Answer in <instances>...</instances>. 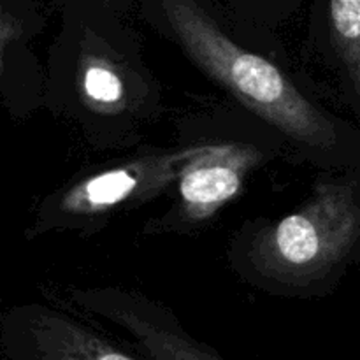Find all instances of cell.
<instances>
[{"mask_svg": "<svg viewBox=\"0 0 360 360\" xmlns=\"http://www.w3.org/2000/svg\"><path fill=\"white\" fill-rule=\"evenodd\" d=\"M20 21L14 16H11L6 9L2 11V20H0V46H2V56L6 55L7 44L11 41H16L18 34H20Z\"/></svg>", "mask_w": 360, "mask_h": 360, "instance_id": "cell-9", "label": "cell"}, {"mask_svg": "<svg viewBox=\"0 0 360 360\" xmlns=\"http://www.w3.org/2000/svg\"><path fill=\"white\" fill-rule=\"evenodd\" d=\"M259 160L255 148L241 144L199 146L179 172V197L192 220H206L238 195L246 171Z\"/></svg>", "mask_w": 360, "mask_h": 360, "instance_id": "cell-5", "label": "cell"}, {"mask_svg": "<svg viewBox=\"0 0 360 360\" xmlns=\"http://www.w3.org/2000/svg\"><path fill=\"white\" fill-rule=\"evenodd\" d=\"M76 301L125 330L146 360H227L143 299L118 292H79Z\"/></svg>", "mask_w": 360, "mask_h": 360, "instance_id": "cell-4", "label": "cell"}, {"mask_svg": "<svg viewBox=\"0 0 360 360\" xmlns=\"http://www.w3.org/2000/svg\"><path fill=\"white\" fill-rule=\"evenodd\" d=\"M333 41L360 102V0H330Z\"/></svg>", "mask_w": 360, "mask_h": 360, "instance_id": "cell-7", "label": "cell"}, {"mask_svg": "<svg viewBox=\"0 0 360 360\" xmlns=\"http://www.w3.org/2000/svg\"><path fill=\"white\" fill-rule=\"evenodd\" d=\"M6 360H137L77 320L51 311L30 309L6 322Z\"/></svg>", "mask_w": 360, "mask_h": 360, "instance_id": "cell-3", "label": "cell"}, {"mask_svg": "<svg viewBox=\"0 0 360 360\" xmlns=\"http://www.w3.org/2000/svg\"><path fill=\"white\" fill-rule=\"evenodd\" d=\"M81 90L98 108H115L123 101L122 77L104 60L86 62L81 70Z\"/></svg>", "mask_w": 360, "mask_h": 360, "instance_id": "cell-8", "label": "cell"}, {"mask_svg": "<svg viewBox=\"0 0 360 360\" xmlns=\"http://www.w3.org/2000/svg\"><path fill=\"white\" fill-rule=\"evenodd\" d=\"M360 241V193L355 183H320L313 197L264 232L253 246L267 276L304 283L343 262Z\"/></svg>", "mask_w": 360, "mask_h": 360, "instance_id": "cell-2", "label": "cell"}, {"mask_svg": "<svg viewBox=\"0 0 360 360\" xmlns=\"http://www.w3.org/2000/svg\"><path fill=\"white\" fill-rule=\"evenodd\" d=\"M158 4L186 53L246 108L308 146H336L340 136L333 122L273 63L232 42L195 0Z\"/></svg>", "mask_w": 360, "mask_h": 360, "instance_id": "cell-1", "label": "cell"}, {"mask_svg": "<svg viewBox=\"0 0 360 360\" xmlns=\"http://www.w3.org/2000/svg\"><path fill=\"white\" fill-rule=\"evenodd\" d=\"M197 148L162 157L141 158L123 167L94 176L74 186L63 197L62 210L72 214L101 213L134 197L155 193L179 176L185 162L195 153Z\"/></svg>", "mask_w": 360, "mask_h": 360, "instance_id": "cell-6", "label": "cell"}]
</instances>
